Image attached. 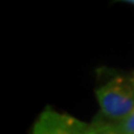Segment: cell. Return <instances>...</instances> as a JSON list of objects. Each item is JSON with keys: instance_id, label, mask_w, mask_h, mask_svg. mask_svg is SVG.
I'll list each match as a JSON object with an SVG mask.
<instances>
[{"instance_id": "6da1fadb", "label": "cell", "mask_w": 134, "mask_h": 134, "mask_svg": "<svg viewBox=\"0 0 134 134\" xmlns=\"http://www.w3.org/2000/svg\"><path fill=\"white\" fill-rule=\"evenodd\" d=\"M96 96L101 111L110 118L123 119L134 109V87L120 77L97 88Z\"/></svg>"}, {"instance_id": "7a4b0ae2", "label": "cell", "mask_w": 134, "mask_h": 134, "mask_svg": "<svg viewBox=\"0 0 134 134\" xmlns=\"http://www.w3.org/2000/svg\"><path fill=\"white\" fill-rule=\"evenodd\" d=\"M100 130L72 115L47 107L35 121L32 134H98Z\"/></svg>"}, {"instance_id": "3957f363", "label": "cell", "mask_w": 134, "mask_h": 134, "mask_svg": "<svg viewBox=\"0 0 134 134\" xmlns=\"http://www.w3.org/2000/svg\"><path fill=\"white\" fill-rule=\"evenodd\" d=\"M116 134H134V109L123 119L114 130Z\"/></svg>"}, {"instance_id": "277c9868", "label": "cell", "mask_w": 134, "mask_h": 134, "mask_svg": "<svg viewBox=\"0 0 134 134\" xmlns=\"http://www.w3.org/2000/svg\"><path fill=\"white\" fill-rule=\"evenodd\" d=\"M131 85H132L133 87H134V76L132 77V79H131Z\"/></svg>"}, {"instance_id": "5b68a950", "label": "cell", "mask_w": 134, "mask_h": 134, "mask_svg": "<svg viewBox=\"0 0 134 134\" xmlns=\"http://www.w3.org/2000/svg\"><path fill=\"white\" fill-rule=\"evenodd\" d=\"M106 134H116V133H115L114 131H108V132H107Z\"/></svg>"}, {"instance_id": "8992f818", "label": "cell", "mask_w": 134, "mask_h": 134, "mask_svg": "<svg viewBox=\"0 0 134 134\" xmlns=\"http://www.w3.org/2000/svg\"><path fill=\"white\" fill-rule=\"evenodd\" d=\"M130 3H131V4H133L134 5V0H132V1H129Z\"/></svg>"}]
</instances>
